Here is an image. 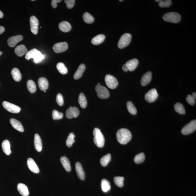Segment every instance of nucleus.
Wrapping results in <instances>:
<instances>
[{
    "label": "nucleus",
    "mask_w": 196,
    "mask_h": 196,
    "mask_svg": "<svg viewBox=\"0 0 196 196\" xmlns=\"http://www.w3.org/2000/svg\"><path fill=\"white\" fill-rule=\"evenodd\" d=\"M116 137L119 143L122 145H125L132 139V134L127 129L122 128L117 132Z\"/></svg>",
    "instance_id": "f257e3e1"
},
{
    "label": "nucleus",
    "mask_w": 196,
    "mask_h": 196,
    "mask_svg": "<svg viewBox=\"0 0 196 196\" xmlns=\"http://www.w3.org/2000/svg\"><path fill=\"white\" fill-rule=\"evenodd\" d=\"M94 143L98 147H103L104 145L105 138L99 128H96L93 132Z\"/></svg>",
    "instance_id": "f03ea898"
},
{
    "label": "nucleus",
    "mask_w": 196,
    "mask_h": 196,
    "mask_svg": "<svg viewBox=\"0 0 196 196\" xmlns=\"http://www.w3.org/2000/svg\"><path fill=\"white\" fill-rule=\"evenodd\" d=\"M25 58L29 60L31 58L34 59V63H38L45 58V56L36 49H33L28 52L25 56Z\"/></svg>",
    "instance_id": "7ed1b4c3"
},
{
    "label": "nucleus",
    "mask_w": 196,
    "mask_h": 196,
    "mask_svg": "<svg viewBox=\"0 0 196 196\" xmlns=\"http://www.w3.org/2000/svg\"><path fill=\"white\" fill-rule=\"evenodd\" d=\"M162 18L166 22L176 24L181 20V17L178 13L170 12L165 13L163 15Z\"/></svg>",
    "instance_id": "20e7f679"
},
{
    "label": "nucleus",
    "mask_w": 196,
    "mask_h": 196,
    "mask_svg": "<svg viewBox=\"0 0 196 196\" xmlns=\"http://www.w3.org/2000/svg\"><path fill=\"white\" fill-rule=\"evenodd\" d=\"M132 36L129 33H125L122 34L119 39L118 47L120 49H122L129 45L131 41Z\"/></svg>",
    "instance_id": "39448f33"
},
{
    "label": "nucleus",
    "mask_w": 196,
    "mask_h": 196,
    "mask_svg": "<svg viewBox=\"0 0 196 196\" xmlns=\"http://www.w3.org/2000/svg\"><path fill=\"white\" fill-rule=\"evenodd\" d=\"M95 90L97 92V96L100 99H106L108 98L110 95L108 89L105 86L101 85L100 84L96 86Z\"/></svg>",
    "instance_id": "423d86ee"
},
{
    "label": "nucleus",
    "mask_w": 196,
    "mask_h": 196,
    "mask_svg": "<svg viewBox=\"0 0 196 196\" xmlns=\"http://www.w3.org/2000/svg\"><path fill=\"white\" fill-rule=\"evenodd\" d=\"M105 80L107 87L111 89H115L118 85V80L112 75L107 74L105 77Z\"/></svg>",
    "instance_id": "0eeeda50"
},
{
    "label": "nucleus",
    "mask_w": 196,
    "mask_h": 196,
    "mask_svg": "<svg viewBox=\"0 0 196 196\" xmlns=\"http://www.w3.org/2000/svg\"><path fill=\"white\" fill-rule=\"evenodd\" d=\"M196 129V120H194L186 125L182 129L181 132L183 135H188L194 132Z\"/></svg>",
    "instance_id": "6e6552de"
},
{
    "label": "nucleus",
    "mask_w": 196,
    "mask_h": 196,
    "mask_svg": "<svg viewBox=\"0 0 196 196\" xmlns=\"http://www.w3.org/2000/svg\"><path fill=\"white\" fill-rule=\"evenodd\" d=\"M158 96L157 90L155 88L152 89L147 92L145 96V100L149 103H153L156 100Z\"/></svg>",
    "instance_id": "1a4fd4ad"
},
{
    "label": "nucleus",
    "mask_w": 196,
    "mask_h": 196,
    "mask_svg": "<svg viewBox=\"0 0 196 196\" xmlns=\"http://www.w3.org/2000/svg\"><path fill=\"white\" fill-rule=\"evenodd\" d=\"M3 106L9 112L13 113H18L20 112L21 109L18 106L13 104L7 101H4Z\"/></svg>",
    "instance_id": "9d476101"
},
{
    "label": "nucleus",
    "mask_w": 196,
    "mask_h": 196,
    "mask_svg": "<svg viewBox=\"0 0 196 196\" xmlns=\"http://www.w3.org/2000/svg\"><path fill=\"white\" fill-rule=\"evenodd\" d=\"M68 48V45L66 42H60L54 45L53 49L56 53H60L66 51Z\"/></svg>",
    "instance_id": "9b49d317"
},
{
    "label": "nucleus",
    "mask_w": 196,
    "mask_h": 196,
    "mask_svg": "<svg viewBox=\"0 0 196 196\" xmlns=\"http://www.w3.org/2000/svg\"><path fill=\"white\" fill-rule=\"evenodd\" d=\"M80 114V111L76 107H71L67 109L66 111V117L67 118L71 119L76 118Z\"/></svg>",
    "instance_id": "f8f14e48"
},
{
    "label": "nucleus",
    "mask_w": 196,
    "mask_h": 196,
    "mask_svg": "<svg viewBox=\"0 0 196 196\" xmlns=\"http://www.w3.org/2000/svg\"><path fill=\"white\" fill-rule=\"evenodd\" d=\"M30 24L31 32L34 34H37L39 22L38 19L35 16H32L30 17Z\"/></svg>",
    "instance_id": "ddd939ff"
},
{
    "label": "nucleus",
    "mask_w": 196,
    "mask_h": 196,
    "mask_svg": "<svg viewBox=\"0 0 196 196\" xmlns=\"http://www.w3.org/2000/svg\"><path fill=\"white\" fill-rule=\"evenodd\" d=\"M27 165L29 169L34 173L38 174L40 172L39 168L34 159L28 158L27 160Z\"/></svg>",
    "instance_id": "4468645a"
},
{
    "label": "nucleus",
    "mask_w": 196,
    "mask_h": 196,
    "mask_svg": "<svg viewBox=\"0 0 196 196\" xmlns=\"http://www.w3.org/2000/svg\"><path fill=\"white\" fill-rule=\"evenodd\" d=\"M23 39L24 38L21 35L12 36L8 39L7 43L9 47H14L18 42L22 41Z\"/></svg>",
    "instance_id": "2eb2a0df"
},
{
    "label": "nucleus",
    "mask_w": 196,
    "mask_h": 196,
    "mask_svg": "<svg viewBox=\"0 0 196 196\" xmlns=\"http://www.w3.org/2000/svg\"><path fill=\"white\" fill-rule=\"evenodd\" d=\"M75 169L78 177L80 180H84L85 179V173L83 169L81 163L76 162L75 164Z\"/></svg>",
    "instance_id": "dca6fc26"
},
{
    "label": "nucleus",
    "mask_w": 196,
    "mask_h": 196,
    "mask_svg": "<svg viewBox=\"0 0 196 196\" xmlns=\"http://www.w3.org/2000/svg\"><path fill=\"white\" fill-rule=\"evenodd\" d=\"M10 123L13 128L20 132H24V127L21 123L18 120L14 118H11L10 120Z\"/></svg>",
    "instance_id": "f3484780"
},
{
    "label": "nucleus",
    "mask_w": 196,
    "mask_h": 196,
    "mask_svg": "<svg viewBox=\"0 0 196 196\" xmlns=\"http://www.w3.org/2000/svg\"><path fill=\"white\" fill-rule=\"evenodd\" d=\"M152 79V74L150 71L145 73L142 76L141 80V84L143 86H145L151 82Z\"/></svg>",
    "instance_id": "a211bd4d"
},
{
    "label": "nucleus",
    "mask_w": 196,
    "mask_h": 196,
    "mask_svg": "<svg viewBox=\"0 0 196 196\" xmlns=\"http://www.w3.org/2000/svg\"><path fill=\"white\" fill-rule=\"evenodd\" d=\"M38 84L40 90L45 91L48 89L49 87V83L47 78L42 77L39 79L38 81Z\"/></svg>",
    "instance_id": "6ab92c4d"
},
{
    "label": "nucleus",
    "mask_w": 196,
    "mask_h": 196,
    "mask_svg": "<svg viewBox=\"0 0 196 196\" xmlns=\"http://www.w3.org/2000/svg\"><path fill=\"white\" fill-rule=\"evenodd\" d=\"M139 63L138 59H133L129 60L126 63V65L130 71H132L135 70L137 68Z\"/></svg>",
    "instance_id": "aec40b11"
},
{
    "label": "nucleus",
    "mask_w": 196,
    "mask_h": 196,
    "mask_svg": "<svg viewBox=\"0 0 196 196\" xmlns=\"http://www.w3.org/2000/svg\"><path fill=\"white\" fill-rule=\"evenodd\" d=\"M34 143L36 151L38 152L41 151L42 149V141L41 138L38 134L34 135Z\"/></svg>",
    "instance_id": "412c9836"
},
{
    "label": "nucleus",
    "mask_w": 196,
    "mask_h": 196,
    "mask_svg": "<svg viewBox=\"0 0 196 196\" xmlns=\"http://www.w3.org/2000/svg\"><path fill=\"white\" fill-rule=\"evenodd\" d=\"M17 189L20 194L23 196H28L29 194L27 187L24 184L19 183L17 186Z\"/></svg>",
    "instance_id": "4be33fe9"
},
{
    "label": "nucleus",
    "mask_w": 196,
    "mask_h": 196,
    "mask_svg": "<svg viewBox=\"0 0 196 196\" xmlns=\"http://www.w3.org/2000/svg\"><path fill=\"white\" fill-rule=\"evenodd\" d=\"M85 64H82L80 65L74 75V79L78 80L81 78L85 70Z\"/></svg>",
    "instance_id": "5701e85b"
},
{
    "label": "nucleus",
    "mask_w": 196,
    "mask_h": 196,
    "mask_svg": "<svg viewBox=\"0 0 196 196\" xmlns=\"http://www.w3.org/2000/svg\"><path fill=\"white\" fill-rule=\"evenodd\" d=\"M59 29L63 32H67L70 31L72 27L71 24L66 21H63L59 24Z\"/></svg>",
    "instance_id": "b1692460"
},
{
    "label": "nucleus",
    "mask_w": 196,
    "mask_h": 196,
    "mask_svg": "<svg viewBox=\"0 0 196 196\" xmlns=\"http://www.w3.org/2000/svg\"><path fill=\"white\" fill-rule=\"evenodd\" d=\"M27 52V49L24 45H20L17 46L15 50V53L19 57H22Z\"/></svg>",
    "instance_id": "393cba45"
},
{
    "label": "nucleus",
    "mask_w": 196,
    "mask_h": 196,
    "mask_svg": "<svg viewBox=\"0 0 196 196\" xmlns=\"http://www.w3.org/2000/svg\"><path fill=\"white\" fill-rule=\"evenodd\" d=\"M60 161L65 170L67 172H70L71 170V167L69 159L66 157H62L61 158Z\"/></svg>",
    "instance_id": "a878e982"
},
{
    "label": "nucleus",
    "mask_w": 196,
    "mask_h": 196,
    "mask_svg": "<svg viewBox=\"0 0 196 196\" xmlns=\"http://www.w3.org/2000/svg\"><path fill=\"white\" fill-rule=\"evenodd\" d=\"M105 36L104 34H100L94 37L92 40V43L93 45H99L104 42Z\"/></svg>",
    "instance_id": "bb28decb"
},
{
    "label": "nucleus",
    "mask_w": 196,
    "mask_h": 196,
    "mask_svg": "<svg viewBox=\"0 0 196 196\" xmlns=\"http://www.w3.org/2000/svg\"><path fill=\"white\" fill-rule=\"evenodd\" d=\"M2 146L3 151L5 154L9 155L11 154V151L10 148V144L8 140H4L2 143Z\"/></svg>",
    "instance_id": "cd10ccee"
},
{
    "label": "nucleus",
    "mask_w": 196,
    "mask_h": 196,
    "mask_svg": "<svg viewBox=\"0 0 196 196\" xmlns=\"http://www.w3.org/2000/svg\"><path fill=\"white\" fill-rule=\"evenodd\" d=\"M11 74L13 78L15 81L19 82L20 81L22 78V74L19 69L16 68H13L11 71Z\"/></svg>",
    "instance_id": "c85d7f7f"
},
{
    "label": "nucleus",
    "mask_w": 196,
    "mask_h": 196,
    "mask_svg": "<svg viewBox=\"0 0 196 196\" xmlns=\"http://www.w3.org/2000/svg\"><path fill=\"white\" fill-rule=\"evenodd\" d=\"M78 102L80 107L82 108H86L87 105V100L83 93H81L80 94L78 99Z\"/></svg>",
    "instance_id": "c756f323"
},
{
    "label": "nucleus",
    "mask_w": 196,
    "mask_h": 196,
    "mask_svg": "<svg viewBox=\"0 0 196 196\" xmlns=\"http://www.w3.org/2000/svg\"><path fill=\"white\" fill-rule=\"evenodd\" d=\"M101 187L103 191L105 193L108 192L111 189V186L110 182L105 179H103L101 180Z\"/></svg>",
    "instance_id": "7c9ffc66"
},
{
    "label": "nucleus",
    "mask_w": 196,
    "mask_h": 196,
    "mask_svg": "<svg viewBox=\"0 0 196 196\" xmlns=\"http://www.w3.org/2000/svg\"><path fill=\"white\" fill-rule=\"evenodd\" d=\"M174 108L176 112L181 114H185L186 111L185 107L182 103H177L174 105Z\"/></svg>",
    "instance_id": "2f4dec72"
},
{
    "label": "nucleus",
    "mask_w": 196,
    "mask_h": 196,
    "mask_svg": "<svg viewBox=\"0 0 196 196\" xmlns=\"http://www.w3.org/2000/svg\"><path fill=\"white\" fill-rule=\"evenodd\" d=\"M27 88L31 93H34L36 91V86L33 81L30 80L28 81L27 83Z\"/></svg>",
    "instance_id": "473e14b6"
},
{
    "label": "nucleus",
    "mask_w": 196,
    "mask_h": 196,
    "mask_svg": "<svg viewBox=\"0 0 196 196\" xmlns=\"http://www.w3.org/2000/svg\"><path fill=\"white\" fill-rule=\"evenodd\" d=\"M111 159V156L110 154H107L103 156L100 159L101 165L103 167L106 166L110 162Z\"/></svg>",
    "instance_id": "72a5a7b5"
},
{
    "label": "nucleus",
    "mask_w": 196,
    "mask_h": 196,
    "mask_svg": "<svg viewBox=\"0 0 196 196\" xmlns=\"http://www.w3.org/2000/svg\"><path fill=\"white\" fill-rule=\"evenodd\" d=\"M127 107L128 110L131 114L135 115L137 113V110L136 107L131 101H128L127 103Z\"/></svg>",
    "instance_id": "f704fd0d"
},
{
    "label": "nucleus",
    "mask_w": 196,
    "mask_h": 196,
    "mask_svg": "<svg viewBox=\"0 0 196 196\" xmlns=\"http://www.w3.org/2000/svg\"><path fill=\"white\" fill-rule=\"evenodd\" d=\"M145 159V154L141 153L136 155L134 158V161L137 164L143 163Z\"/></svg>",
    "instance_id": "c9c22d12"
},
{
    "label": "nucleus",
    "mask_w": 196,
    "mask_h": 196,
    "mask_svg": "<svg viewBox=\"0 0 196 196\" xmlns=\"http://www.w3.org/2000/svg\"><path fill=\"white\" fill-rule=\"evenodd\" d=\"M56 67L57 70L61 74H66L68 72V70H67V67H65L64 63H63L60 62L57 63Z\"/></svg>",
    "instance_id": "e433bc0d"
},
{
    "label": "nucleus",
    "mask_w": 196,
    "mask_h": 196,
    "mask_svg": "<svg viewBox=\"0 0 196 196\" xmlns=\"http://www.w3.org/2000/svg\"><path fill=\"white\" fill-rule=\"evenodd\" d=\"M75 136L73 132H71L68 136L66 140V145L68 147H72L73 144L75 142L74 138Z\"/></svg>",
    "instance_id": "4c0bfd02"
},
{
    "label": "nucleus",
    "mask_w": 196,
    "mask_h": 196,
    "mask_svg": "<svg viewBox=\"0 0 196 196\" xmlns=\"http://www.w3.org/2000/svg\"><path fill=\"white\" fill-rule=\"evenodd\" d=\"M83 19L84 22L88 24H92L94 21L93 17L88 13H84Z\"/></svg>",
    "instance_id": "58836bf2"
},
{
    "label": "nucleus",
    "mask_w": 196,
    "mask_h": 196,
    "mask_svg": "<svg viewBox=\"0 0 196 196\" xmlns=\"http://www.w3.org/2000/svg\"><path fill=\"white\" fill-rule=\"evenodd\" d=\"M124 178L122 176H116L114 178L115 184L119 187H122L124 186Z\"/></svg>",
    "instance_id": "ea45409f"
},
{
    "label": "nucleus",
    "mask_w": 196,
    "mask_h": 196,
    "mask_svg": "<svg viewBox=\"0 0 196 196\" xmlns=\"http://www.w3.org/2000/svg\"><path fill=\"white\" fill-rule=\"evenodd\" d=\"M63 116L62 113L59 112L57 110H54L53 111L52 116L54 120H60L63 118Z\"/></svg>",
    "instance_id": "a19ab883"
},
{
    "label": "nucleus",
    "mask_w": 196,
    "mask_h": 196,
    "mask_svg": "<svg viewBox=\"0 0 196 196\" xmlns=\"http://www.w3.org/2000/svg\"><path fill=\"white\" fill-rule=\"evenodd\" d=\"M172 4V1L171 0L161 1L158 3L159 6L162 8L169 7Z\"/></svg>",
    "instance_id": "79ce46f5"
},
{
    "label": "nucleus",
    "mask_w": 196,
    "mask_h": 196,
    "mask_svg": "<svg viewBox=\"0 0 196 196\" xmlns=\"http://www.w3.org/2000/svg\"><path fill=\"white\" fill-rule=\"evenodd\" d=\"M56 101L57 104L60 106H62L64 104V100L61 94L60 93L57 94L56 96Z\"/></svg>",
    "instance_id": "37998d69"
},
{
    "label": "nucleus",
    "mask_w": 196,
    "mask_h": 196,
    "mask_svg": "<svg viewBox=\"0 0 196 196\" xmlns=\"http://www.w3.org/2000/svg\"><path fill=\"white\" fill-rule=\"evenodd\" d=\"M187 102L190 105H193L195 103V99L191 95H188L186 97Z\"/></svg>",
    "instance_id": "c03bdc74"
},
{
    "label": "nucleus",
    "mask_w": 196,
    "mask_h": 196,
    "mask_svg": "<svg viewBox=\"0 0 196 196\" xmlns=\"http://www.w3.org/2000/svg\"><path fill=\"white\" fill-rule=\"evenodd\" d=\"M65 3L66 4V6L68 9L72 8L75 4L74 0H65Z\"/></svg>",
    "instance_id": "a18cd8bd"
},
{
    "label": "nucleus",
    "mask_w": 196,
    "mask_h": 196,
    "mask_svg": "<svg viewBox=\"0 0 196 196\" xmlns=\"http://www.w3.org/2000/svg\"><path fill=\"white\" fill-rule=\"evenodd\" d=\"M61 0H53L51 2V5L53 8H56L57 7V3L61 2Z\"/></svg>",
    "instance_id": "49530a36"
},
{
    "label": "nucleus",
    "mask_w": 196,
    "mask_h": 196,
    "mask_svg": "<svg viewBox=\"0 0 196 196\" xmlns=\"http://www.w3.org/2000/svg\"><path fill=\"white\" fill-rule=\"evenodd\" d=\"M122 70L124 71L125 72H128L129 71L126 65L125 64H124L123 65V66Z\"/></svg>",
    "instance_id": "de8ad7c7"
},
{
    "label": "nucleus",
    "mask_w": 196,
    "mask_h": 196,
    "mask_svg": "<svg viewBox=\"0 0 196 196\" xmlns=\"http://www.w3.org/2000/svg\"><path fill=\"white\" fill-rule=\"evenodd\" d=\"M5 29L3 26H0V34H3L5 32Z\"/></svg>",
    "instance_id": "09e8293b"
},
{
    "label": "nucleus",
    "mask_w": 196,
    "mask_h": 196,
    "mask_svg": "<svg viewBox=\"0 0 196 196\" xmlns=\"http://www.w3.org/2000/svg\"><path fill=\"white\" fill-rule=\"evenodd\" d=\"M3 16V14L1 11H0V19L2 18Z\"/></svg>",
    "instance_id": "8fccbe9b"
},
{
    "label": "nucleus",
    "mask_w": 196,
    "mask_h": 196,
    "mask_svg": "<svg viewBox=\"0 0 196 196\" xmlns=\"http://www.w3.org/2000/svg\"><path fill=\"white\" fill-rule=\"evenodd\" d=\"M192 96H193V97L195 99H196V93L195 92H194L193 93H192Z\"/></svg>",
    "instance_id": "3c124183"
},
{
    "label": "nucleus",
    "mask_w": 196,
    "mask_h": 196,
    "mask_svg": "<svg viewBox=\"0 0 196 196\" xmlns=\"http://www.w3.org/2000/svg\"><path fill=\"white\" fill-rule=\"evenodd\" d=\"M2 54V51H0V56H1Z\"/></svg>",
    "instance_id": "603ef678"
},
{
    "label": "nucleus",
    "mask_w": 196,
    "mask_h": 196,
    "mask_svg": "<svg viewBox=\"0 0 196 196\" xmlns=\"http://www.w3.org/2000/svg\"><path fill=\"white\" fill-rule=\"evenodd\" d=\"M160 1H161V0H158H158H157V1H156V2H160Z\"/></svg>",
    "instance_id": "864d4df0"
},
{
    "label": "nucleus",
    "mask_w": 196,
    "mask_h": 196,
    "mask_svg": "<svg viewBox=\"0 0 196 196\" xmlns=\"http://www.w3.org/2000/svg\"><path fill=\"white\" fill-rule=\"evenodd\" d=\"M123 1H122V0H120V1H120V2H122Z\"/></svg>",
    "instance_id": "5fc2aeb1"
},
{
    "label": "nucleus",
    "mask_w": 196,
    "mask_h": 196,
    "mask_svg": "<svg viewBox=\"0 0 196 196\" xmlns=\"http://www.w3.org/2000/svg\"><path fill=\"white\" fill-rule=\"evenodd\" d=\"M100 83H98L97 85H100Z\"/></svg>",
    "instance_id": "6e6d98bb"
},
{
    "label": "nucleus",
    "mask_w": 196,
    "mask_h": 196,
    "mask_svg": "<svg viewBox=\"0 0 196 196\" xmlns=\"http://www.w3.org/2000/svg\"><path fill=\"white\" fill-rule=\"evenodd\" d=\"M34 1V0H32V1Z\"/></svg>",
    "instance_id": "4d7b16f0"
},
{
    "label": "nucleus",
    "mask_w": 196,
    "mask_h": 196,
    "mask_svg": "<svg viewBox=\"0 0 196 196\" xmlns=\"http://www.w3.org/2000/svg\"><path fill=\"white\" fill-rule=\"evenodd\" d=\"M44 92H46V91H44Z\"/></svg>",
    "instance_id": "13d9d810"
}]
</instances>
